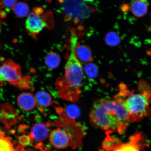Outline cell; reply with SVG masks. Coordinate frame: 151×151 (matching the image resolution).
Segmentation results:
<instances>
[{"instance_id": "2e32d148", "label": "cell", "mask_w": 151, "mask_h": 151, "mask_svg": "<svg viewBox=\"0 0 151 151\" xmlns=\"http://www.w3.org/2000/svg\"><path fill=\"white\" fill-rule=\"evenodd\" d=\"M14 14L20 18H24L29 14V8L27 4L24 2L17 3L12 9Z\"/></svg>"}, {"instance_id": "44dd1931", "label": "cell", "mask_w": 151, "mask_h": 151, "mask_svg": "<svg viewBox=\"0 0 151 151\" xmlns=\"http://www.w3.org/2000/svg\"><path fill=\"white\" fill-rule=\"evenodd\" d=\"M103 146L104 148L106 150L111 151L115 148L114 140L112 138L108 136L104 141Z\"/></svg>"}, {"instance_id": "ba28073f", "label": "cell", "mask_w": 151, "mask_h": 151, "mask_svg": "<svg viewBox=\"0 0 151 151\" xmlns=\"http://www.w3.org/2000/svg\"><path fill=\"white\" fill-rule=\"evenodd\" d=\"M51 144L57 148H64L68 146L69 139L67 134L60 129L54 130L50 136Z\"/></svg>"}, {"instance_id": "603a6c76", "label": "cell", "mask_w": 151, "mask_h": 151, "mask_svg": "<svg viewBox=\"0 0 151 151\" xmlns=\"http://www.w3.org/2000/svg\"><path fill=\"white\" fill-rule=\"evenodd\" d=\"M19 141L20 144L22 146H27L31 142V139L27 136H22L19 139Z\"/></svg>"}, {"instance_id": "7402d4cb", "label": "cell", "mask_w": 151, "mask_h": 151, "mask_svg": "<svg viewBox=\"0 0 151 151\" xmlns=\"http://www.w3.org/2000/svg\"><path fill=\"white\" fill-rule=\"evenodd\" d=\"M18 0H0V6L9 9H12Z\"/></svg>"}, {"instance_id": "7c38bea8", "label": "cell", "mask_w": 151, "mask_h": 151, "mask_svg": "<svg viewBox=\"0 0 151 151\" xmlns=\"http://www.w3.org/2000/svg\"><path fill=\"white\" fill-rule=\"evenodd\" d=\"M36 106L41 109L50 106L52 102V98L50 94L46 92H38L35 96Z\"/></svg>"}, {"instance_id": "30bf717a", "label": "cell", "mask_w": 151, "mask_h": 151, "mask_svg": "<svg viewBox=\"0 0 151 151\" xmlns=\"http://www.w3.org/2000/svg\"><path fill=\"white\" fill-rule=\"evenodd\" d=\"M75 53L77 58L81 62L88 63L93 61L91 50L87 45L77 43Z\"/></svg>"}, {"instance_id": "4fadbf2b", "label": "cell", "mask_w": 151, "mask_h": 151, "mask_svg": "<svg viewBox=\"0 0 151 151\" xmlns=\"http://www.w3.org/2000/svg\"><path fill=\"white\" fill-rule=\"evenodd\" d=\"M31 135L36 141H40L46 139L48 135V130L44 124H37L34 125L31 131Z\"/></svg>"}, {"instance_id": "52a82bcc", "label": "cell", "mask_w": 151, "mask_h": 151, "mask_svg": "<svg viewBox=\"0 0 151 151\" xmlns=\"http://www.w3.org/2000/svg\"><path fill=\"white\" fill-rule=\"evenodd\" d=\"M20 116L14 108L8 104L3 106L0 111V122L7 128L15 125L20 120Z\"/></svg>"}, {"instance_id": "5bb4252c", "label": "cell", "mask_w": 151, "mask_h": 151, "mask_svg": "<svg viewBox=\"0 0 151 151\" xmlns=\"http://www.w3.org/2000/svg\"><path fill=\"white\" fill-rule=\"evenodd\" d=\"M139 138L140 135L137 134L132 137L129 142L117 145L113 151H140L138 144Z\"/></svg>"}, {"instance_id": "8fae6325", "label": "cell", "mask_w": 151, "mask_h": 151, "mask_svg": "<svg viewBox=\"0 0 151 151\" xmlns=\"http://www.w3.org/2000/svg\"><path fill=\"white\" fill-rule=\"evenodd\" d=\"M131 9L134 16L142 17L148 12V4L146 0H134L131 3Z\"/></svg>"}, {"instance_id": "d6986e66", "label": "cell", "mask_w": 151, "mask_h": 151, "mask_svg": "<svg viewBox=\"0 0 151 151\" xmlns=\"http://www.w3.org/2000/svg\"><path fill=\"white\" fill-rule=\"evenodd\" d=\"M84 70L87 75L90 78H94L97 76L98 68L93 63L90 62L87 63L84 67Z\"/></svg>"}, {"instance_id": "6da1fadb", "label": "cell", "mask_w": 151, "mask_h": 151, "mask_svg": "<svg viewBox=\"0 0 151 151\" xmlns=\"http://www.w3.org/2000/svg\"><path fill=\"white\" fill-rule=\"evenodd\" d=\"M90 117L94 127L122 133L126 129L128 113L123 104L117 99H99L94 102Z\"/></svg>"}, {"instance_id": "8992f818", "label": "cell", "mask_w": 151, "mask_h": 151, "mask_svg": "<svg viewBox=\"0 0 151 151\" xmlns=\"http://www.w3.org/2000/svg\"><path fill=\"white\" fill-rule=\"evenodd\" d=\"M42 14H38L33 11L28 14L26 19V29L30 35L33 37L47 26L46 21L41 16Z\"/></svg>"}, {"instance_id": "ffe728a7", "label": "cell", "mask_w": 151, "mask_h": 151, "mask_svg": "<svg viewBox=\"0 0 151 151\" xmlns=\"http://www.w3.org/2000/svg\"><path fill=\"white\" fill-rule=\"evenodd\" d=\"M68 116L71 118L74 119L78 117L80 115V111L78 107L74 105H70L66 109Z\"/></svg>"}, {"instance_id": "e0dca14e", "label": "cell", "mask_w": 151, "mask_h": 151, "mask_svg": "<svg viewBox=\"0 0 151 151\" xmlns=\"http://www.w3.org/2000/svg\"><path fill=\"white\" fill-rule=\"evenodd\" d=\"M0 151H15L12 142L3 133H0Z\"/></svg>"}, {"instance_id": "9c48e42d", "label": "cell", "mask_w": 151, "mask_h": 151, "mask_svg": "<svg viewBox=\"0 0 151 151\" xmlns=\"http://www.w3.org/2000/svg\"><path fill=\"white\" fill-rule=\"evenodd\" d=\"M17 103L19 107L22 110H32L36 106L35 96L29 92H24L18 96Z\"/></svg>"}, {"instance_id": "5b68a950", "label": "cell", "mask_w": 151, "mask_h": 151, "mask_svg": "<svg viewBox=\"0 0 151 151\" xmlns=\"http://www.w3.org/2000/svg\"><path fill=\"white\" fill-rule=\"evenodd\" d=\"M22 78L21 68L12 60H7L0 66V83L7 82L18 87Z\"/></svg>"}, {"instance_id": "277c9868", "label": "cell", "mask_w": 151, "mask_h": 151, "mask_svg": "<svg viewBox=\"0 0 151 151\" xmlns=\"http://www.w3.org/2000/svg\"><path fill=\"white\" fill-rule=\"evenodd\" d=\"M92 0H61L62 9L69 18L83 20L94 11Z\"/></svg>"}, {"instance_id": "ac0fdd59", "label": "cell", "mask_w": 151, "mask_h": 151, "mask_svg": "<svg viewBox=\"0 0 151 151\" xmlns=\"http://www.w3.org/2000/svg\"><path fill=\"white\" fill-rule=\"evenodd\" d=\"M105 41L107 45L110 46H116L120 44V38L116 32L113 31L109 32L105 37Z\"/></svg>"}, {"instance_id": "cb8c5ba5", "label": "cell", "mask_w": 151, "mask_h": 151, "mask_svg": "<svg viewBox=\"0 0 151 151\" xmlns=\"http://www.w3.org/2000/svg\"><path fill=\"white\" fill-rule=\"evenodd\" d=\"M6 12L3 10V7L0 6V28L2 24L3 20L6 17Z\"/></svg>"}, {"instance_id": "9a60e30c", "label": "cell", "mask_w": 151, "mask_h": 151, "mask_svg": "<svg viewBox=\"0 0 151 151\" xmlns=\"http://www.w3.org/2000/svg\"><path fill=\"white\" fill-rule=\"evenodd\" d=\"M61 58L58 54L54 52H50L46 57L45 62L47 67L55 69L59 66Z\"/></svg>"}, {"instance_id": "7a4b0ae2", "label": "cell", "mask_w": 151, "mask_h": 151, "mask_svg": "<svg viewBox=\"0 0 151 151\" xmlns=\"http://www.w3.org/2000/svg\"><path fill=\"white\" fill-rule=\"evenodd\" d=\"M77 40V37L73 35L71 39L70 54L65 66V73L56 82L60 97L72 102H76L80 98L83 78L84 69L75 53Z\"/></svg>"}, {"instance_id": "3957f363", "label": "cell", "mask_w": 151, "mask_h": 151, "mask_svg": "<svg viewBox=\"0 0 151 151\" xmlns=\"http://www.w3.org/2000/svg\"><path fill=\"white\" fill-rule=\"evenodd\" d=\"M119 88V92L114 99L121 102L127 109L128 121H137L150 115L151 89L146 82H141L139 93L131 91L124 84H121Z\"/></svg>"}]
</instances>
